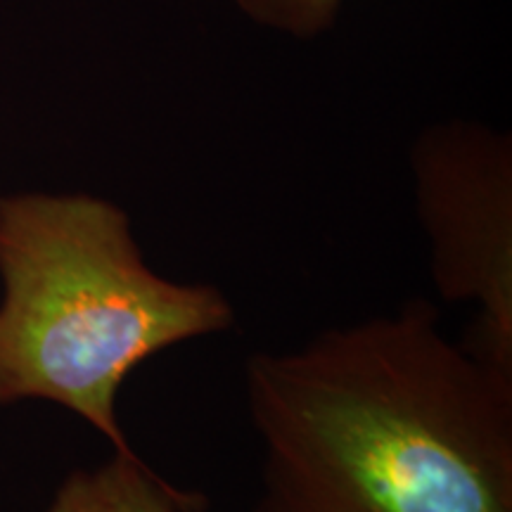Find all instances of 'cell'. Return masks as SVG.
<instances>
[{"mask_svg": "<svg viewBox=\"0 0 512 512\" xmlns=\"http://www.w3.org/2000/svg\"><path fill=\"white\" fill-rule=\"evenodd\" d=\"M254 512H512V377L453 344L427 302L261 351Z\"/></svg>", "mask_w": 512, "mask_h": 512, "instance_id": "6da1fadb", "label": "cell"}, {"mask_svg": "<svg viewBox=\"0 0 512 512\" xmlns=\"http://www.w3.org/2000/svg\"><path fill=\"white\" fill-rule=\"evenodd\" d=\"M0 280V406L55 403L114 453H136L117 415L128 375L235 323L219 287L159 275L126 211L88 192L0 197Z\"/></svg>", "mask_w": 512, "mask_h": 512, "instance_id": "7a4b0ae2", "label": "cell"}, {"mask_svg": "<svg viewBox=\"0 0 512 512\" xmlns=\"http://www.w3.org/2000/svg\"><path fill=\"white\" fill-rule=\"evenodd\" d=\"M411 164L437 292L477 309L463 347L512 377V140L448 121L415 140Z\"/></svg>", "mask_w": 512, "mask_h": 512, "instance_id": "3957f363", "label": "cell"}, {"mask_svg": "<svg viewBox=\"0 0 512 512\" xmlns=\"http://www.w3.org/2000/svg\"><path fill=\"white\" fill-rule=\"evenodd\" d=\"M204 496L159 477L138 453H114L95 470H76L46 512H200Z\"/></svg>", "mask_w": 512, "mask_h": 512, "instance_id": "277c9868", "label": "cell"}, {"mask_svg": "<svg viewBox=\"0 0 512 512\" xmlns=\"http://www.w3.org/2000/svg\"><path fill=\"white\" fill-rule=\"evenodd\" d=\"M344 0H235L256 24L297 38L318 36L335 22Z\"/></svg>", "mask_w": 512, "mask_h": 512, "instance_id": "5b68a950", "label": "cell"}]
</instances>
